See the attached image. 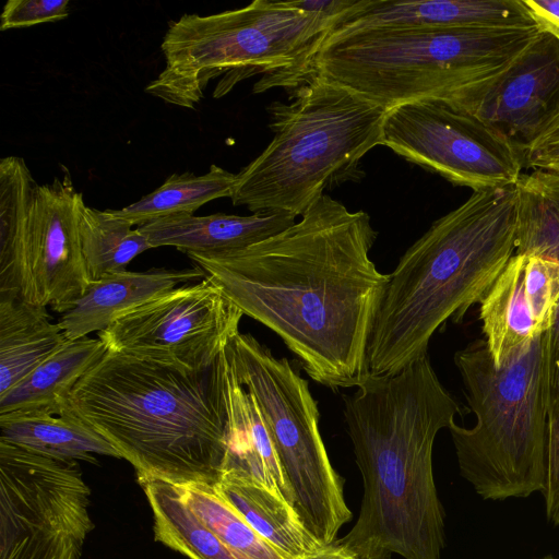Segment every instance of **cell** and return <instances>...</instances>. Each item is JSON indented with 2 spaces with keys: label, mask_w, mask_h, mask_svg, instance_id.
Here are the masks:
<instances>
[{
  "label": "cell",
  "mask_w": 559,
  "mask_h": 559,
  "mask_svg": "<svg viewBox=\"0 0 559 559\" xmlns=\"http://www.w3.org/2000/svg\"><path fill=\"white\" fill-rule=\"evenodd\" d=\"M377 236L366 212L324 194L269 239L187 255L243 314L276 333L313 381L338 390L370 377L368 345L390 278L369 255Z\"/></svg>",
  "instance_id": "obj_1"
},
{
  "label": "cell",
  "mask_w": 559,
  "mask_h": 559,
  "mask_svg": "<svg viewBox=\"0 0 559 559\" xmlns=\"http://www.w3.org/2000/svg\"><path fill=\"white\" fill-rule=\"evenodd\" d=\"M460 413L428 355L395 374L370 376L344 396L364 497L355 525L337 544L359 559H440L444 513L432 448Z\"/></svg>",
  "instance_id": "obj_2"
},
{
  "label": "cell",
  "mask_w": 559,
  "mask_h": 559,
  "mask_svg": "<svg viewBox=\"0 0 559 559\" xmlns=\"http://www.w3.org/2000/svg\"><path fill=\"white\" fill-rule=\"evenodd\" d=\"M66 409L102 435L139 483L219 480L227 423L223 352L211 367L192 370L107 349Z\"/></svg>",
  "instance_id": "obj_3"
},
{
  "label": "cell",
  "mask_w": 559,
  "mask_h": 559,
  "mask_svg": "<svg viewBox=\"0 0 559 559\" xmlns=\"http://www.w3.org/2000/svg\"><path fill=\"white\" fill-rule=\"evenodd\" d=\"M516 185L474 191L402 255L368 345L370 376L395 374L427 355L449 319L481 300L516 250Z\"/></svg>",
  "instance_id": "obj_4"
},
{
  "label": "cell",
  "mask_w": 559,
  "mask_h": 559,
  "mask_svg": "<svg viewBox=\"0 0 559 559\" xmlns=\"http://www.w3.org/2000/svg\"><path fill=\"white\" fill-rule=\"evenodd\" d=\"M290 90L266 108L272 141L236 175L231 202L252 213L302 216L326 189L359 181L360 160L382 145L384 107L317 75Z\"/></svg>",
  "instance_id": "obj_5"
},
{
  "label": "cell",
  "mask_w": 559,
  "mask_h": 559,
  "mask_svg": "<svg viewBox=\"0 0 559 559\" xmlns=\"http://www.w3.org/2000/svg\"><path fill=\"white\" fill-rule=\"evenodd\" d=\"M540 31V26L353 29L326 36L296 84L317 75L386 110L425 98L448 100L502 72Z\"/></svg>",
  "instance_id": "obj_6"
},
{
  "label": "cell",
  "mask_w": 559,
  "mask_h": 559,
  "mask_svg": "<svg viewBox=\"0 0 559 559\" xmlns=\"http://www.w3.org/2000/svg\"><path fill=\"white\" fill-rule=\"evenodd\" d=\"M476 424L450 427L461 475L489 500L545 489L550 404V331L530 338L500 366L485 340L454 355Z\"/></svg>",
  "instance_id": "obj_7"
},
{
  "label": "cell",
  "mask_w": 559,
  "mask_h": 559,
  "mask_svg": "<svg viewBox=\"0 0 559 559\" xmlns=\"http://www.w3.org/2000/svg\"><path fill=\"white\" fill-rule=\"evenodd\" d=\"M334 25V21L288 7L254 0L235 10L201 16L183 14L169 24L162 41L166 66L145 91L165 103L193 109L209 82L228 73L235 83L264 73L254 93L290 88Z\"/></svg>",
  "instance_id": "obj_8"
},
{
  "label": "cell",
  "mask_w": 559,
  "mask_h": 559,
  "mask_svg": "<svg viewBox=\"0 0 559 559\" xmlns=\"http://www.w3.org/2000/svg\"><path fill=\"white\" fill-rule=\"evenodd\" d=\"M67 171L38 185L25 160H0V296L64 313L90 285L79 217L84 204Z\"/></svg>",
  "instance_id": "obj_9"
},
{
  "label": "cell",
  "mask_w": 559,
  "mask_h": 559,
  "mask_svg": "<svg viewBox=\"0 0 559 559\" xmlns=\"http://www.w3.org/2000/svg\"><path fill=\"white\" fill-rule=\"evenodd\" d=\"M229 345L238 379L262 412L297 514L318 542L334 543L353 514L345 502L344 479L323 443L308 382L287 358H276L251 334L238 332Z\"/></svg>",
  "instance_id": "obj_10"
},
{
  "label": "cell",
  "mask_w": 559,
  "mask_h": 559,
  "mask_svg": "<svg viewBox=\"0 0 559 559\" xmlns=\"http://www.w3.org/2000/svg\"><path fill=\"white\" fill-rule=\"evenodd\" d=\"M90 495L79 461L0 439V559H80Z\"/></svg>",
  "instance_id": "obj_11"
},
{
  "label": "cell",
  "mask_w": 559,
  "mask_h": 559,
  "mask_svg": "<svg viewBox=\"0 0 559 559\" xmlns=\"http://www.w3.org/2000/svg\"><path fill=\"white\" fill-rule=\"evenodd\" d=\"M382 145L427 171L473 191L516 185L522 153L474 116L443 99L386 110Z\"/></svg>",
  "instance_id": "obj_12"
},
{
  "label": "cell",
  "mask_w": 559,
  "mask_h": 559,
  "mask_svg": "<svg viewBox=\"0 0 559 559\" xmlns=\"http://www.w3.org/2000/svg\"><path fill=\"white\" fill-rule=\"evenodd\" d=\"M242 316L206 275L120 313L98 337L111 352L198 370L216 361Z\"/></svg>",
  "instance_id": "obj_13"
},
{
  "label": "cell",
  "mask_w": 559,
  "mask_h": 559,
  "mask_svg": "<svg viewBox=\"0 0 559 559\" xmlns=\"http://www.w3.org/2000/svg\"><path fill=\"white\" fill-rule=\"evenodd\" d=\"M447 102L480 120L523 155L559 107V36L542 28L502 72Z\"/></svg>",
  "instance_id": "obj_14"
},
{
  "label": "cell",
  "mask_w": 559,
  "mask_h": 559,
  "mask_svg": "<svg viewBox=\"0 0 559 559\" xmlns=\"http://www.w3.org/2000/svg\"><path fill=\"white\" fill-rule=\"evenodd\" d=\"M377 26L514 29L539 25L523 0H358L328 36Z\"/></svg>",
  "instance_id": "obj_15"
},
{
  "label": "cell",
  "mask_w": 559,
  "mask_h": 559,
  "mask_svg": "<svg viewBox=\"0 0 559 559\" xmlns=\"http://www.w3.org/2000/svg\"><path fill=\"white\" fill-rule=\"evenodd\" d=\"M229 343L223 350L227 423L221 476L229 474L260 483L294 507L293 491L285 478L264 417L254 396L238 379Z\"/></svg>",
  "instance_id": "obj_16"
},
{
  "label": "cell",
  "mask_w": 559,
  "mask_h": 559,
  "mask_svg": "<svg viewBox=\"0 0 559 559\" xmlns=\"http://www.w3.org/2000/svg\"><path fill=\"white\" fill-rule=\"evenodd\" d=\"M295 218L290 214L276 212L249 216L178 214L138 228L146 236L152 249L170 246L186 254H218L242 250L269 239L293 226Z\"/></svg>",
  "instance_id": "obj_17"
},
{
  "label": "cell",
  "mask_w": 559,
  "mask_h": 559,
  "mask_svg": "<svg viewBox=\"0 0 559 559\" xmlns=\"http://www.w3.org/2000/svg\"><path fill=\"white\" fill-rule=\"evenodd\" d=\"M206 273L198 265L187 269L153 267L123 271L91 282L76 304L58 323L68 340L105 330L120 313L181 285L199 282Z\"/></svg>",
  "instance_id": "obj_18"
},
{
  "label": "cell",
  "mask_w": 559,
  "mask_h": 559,
  "mask_svg": "<svg viewBox=\"0 0 559 559\" xmlns=\"http://www.w3.org/2000/svg\"><path fill=\"white\" fill-rule=\"evenodd\" d=\"M515 253L535 251L559 261V174L533 170L516 183ZM550 331V404L547 447L559 451V308Z\"/></svg>",
  "instance_id": "obj_19"
},
{
  "label": "cell",
  "mask_w": 559,
  "mask_h": 559,
  "mask_svg": "<svg viewBox=\"0 0 559 559\" xmlns=\"http://www.w3.org/2000/svg\"><path fill=\"white\" fill-rule=\"evenodd\" d=\"M106 350L99 337L68 340L28 376L0 395V414L63 413L74 386Z\"/></svg>",
  "instance_id": "obj_20"
},
{
  "label": "cell",
  "mask_w": 559,
  "mask_h": 559,
  "mask_svg": "<svg viewBox=\"0 0 559 559\" xmlns=\"http://www.w3.org/2000/svg\"><path fill=\"white\" fill-rule=\"evenodd\" d=\"M68 341L47 307L0 296V395Z\"/></svg>",
  "instance_id": "obj_21"
},
{
  "label": "cell",
  "mask_w": 559,
  "mask_h": 559,
  "mask_svg": "<svg viewBox=\"0 0 559 559\" xmlns=\"http://www.w3.org/2000/svg\"><path fill=\"white\" fill-rule=\"evenodd\" d=\"M0 439L59 459L97 463L95 454L121 459L94 428L69 411L0 414Z\"/></svg>",
  "instance_id": "obj_22"
},
{
  "label": "cell",
  "mask_w": 559,
  "mask_h": 559,
  "mask_svg": "<svg viewBox=\"0 0 559 559\" xmlns=\"http://www.w3.org/2000/svg\"><path fill=\"white\" fill-rule=\"evenodd\" d=\"M216 486L262 538L289 558L298 559L323 546L294 507L266 486L229 474H223Z\"/></svg>",
  "instance_id": "obj_23"
},
{
  "label": "cell",
  "mask_w": 559,
  "mask_h": 559,
  "mask_svg": "<svg viewBox=\"0 0 559 559\" xmlns=\"http://www.w3.org/2000/svg\"><path fill=\"white\" fill-rule=\"evenodd\" d=\"M524 260V254L514 253L479 301L485 341L496 366L542 334L525 298Z\"/></svg>",
  "instance_id": "obj_24"
},
{
  "label": "cell",
  "mask_w": 559,
  "mask_h": 559,
  "mask_svg": "<svg viewBox=\"0 0 559 559\" xmlns=\"http://www.w3.org/2000/svg\"><path fill=\"white\" fill-rule=\"evenodd\" d=\"M139 484L153 512L155 540L189 559H239L193 512L178 485L159 479Z\"/></svg>",
  "instance_id": "obj_25"
},
{
  "label": "cell",
  "mask_w": 559,
  "mask_h": 559,
  "mask_svg": "<svg viewBox=\"0 0 559 559\" xmlns=\"http://www.w3.org/2000/svg\"><path fill=\"white\" fill-rule=\"evenodd\" d=\"M235 182L236 174L213 164L203 175L173 174L139 201L111 211L139 227L171 215L193 214L210 201L231 198Z\"/></svg>",
  "instance_id": "obj_26"
},
{
  "label": "cell",
  "mask_w": 559,
  "mask_h": 559,
  "mask_svg": "<svg viewBox=\"0 0 559 559\" xmlns=\"http://www.w3.org/2000/svg\"><path fill=\"white\" fill-rule=\"evenodd\" d=\"M79 231L82 253L91 282L126 271L140 253L152 249L146 236L111 210L81 206Z\"/></svg>",
  "instance_id": "obj_27"
},
{
  "label": "cell",
  "mask_w": 559,
  "mask_h": 559,
  "mask_svg": "<svg viewBox=\"0 0 559 559\" xmlns=\"http://www.w3.org/2000/svg\"><path fill=\"white\" fill-rule=\"evenodd\" d=\"M193 512L239 559H292L262 538L216 484H176Z\"/></svg>",
  "instance_id": "obj_28"
},
{
  "label": "cell",
  "mask_w": 559,
  "mask_h": 559,
  "mask_svg": "<svg viewBox=\"0 0 559 559\" xmlns=\"http://www.w3.org/2000/svg\"><path fill=\"white\" fill-rule=\"evenodd\" d=\"M524 254V292L534 322L540 333L549 331L559 308V261L548 254Z\"/></svg>",
  "instance_id": "obj_29"
},
{
  "label": "cell",
  "mask_w": 559,
  "mask_h": 559,
  "mask_svg": "<svg viewBox=\"0 0 559 559\" xmlns=\"http://www.w3.org/2000/svg\"><path fill=\"white\" fill-rule=\"evenodd\" d=\"M68 0H9L0 16V29L29 27L69 16Z\"/></svg>",
  "instance_id": "obj_30"
},
{
  "label": "cell",
  "mask_w": 559,
  "mask_h": 559,
  "mask_svg": "<svg viewBox=\"0 0 559 559\" xmlns=\"http://www.w3.org/2000/svg\"><path fill=\"white\" fill-rule=\"evenodd\" d=\"M523 162L524 167L533 170L559 174V107L545 128L524 150Z\"/></svg>",
  "instance_id": "obj_31"
},
{
  "label": "cell",
  "mask_w": 559,
  "mask_h": 559,
  "mask_svg": "<svg viewBox=\"0 0 559 559\" xmlns=\"http://www.w3.org/2000/svg\"><path fill=\"white\" fill-rule=\"evenodd\" d=\"M358 0H293L285 1L288 7L316 14L335 22L357 4Z\"/></svg>",
  "instance_id": "obj_32"
},
{
  "label": "cell",
  "mask_w": 559,
  "mask_h": 559,
  "mask_svg": "<svg viewBox=\"0 0 559 559\" xmlns=\"http://www.w3.org/2000/svg\"><path fill=\"white\" fill-rule=\"evenodd\" d=\"M538 25L559 35V0H523Z\"/></svg>",
  "instance_id": "obj_33"
},
{
  "label": "cell",
  "mask_w": 559,
  "mask_h": 559,
  "mask_svg": "<svg viewBox=\"0 0 559 559\" xmlns=\"http://www.w3.org/2000/svg\"><path fill=\"white\" fill-rule=\"evenodd\" d=\"M298 559H359V557L352 550L334 542L307 552Z\"/></svg>",
  "instance_id": "obj_34"
},
{
  "label": "cell",
  "mask_w": 559,
  "mask_h": 559,
  "mask_svg": "<svg viewBox=\"0 0 559 559\" xmlns=\"http://www.w3.org/2000/svg\"><path fill=\"white\" fill-rule=\"evenodd\" d=\"M545 559H555V558L549 557V558H545Z\"/></svg>",
  "instance_id": "obj_35"
}]
</instances>
